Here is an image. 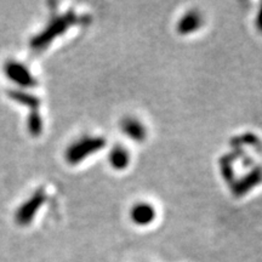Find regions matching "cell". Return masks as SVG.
<instances>
[{
    "instance_id": "1",
    "label": "cell",
    "mask_w": 262,
    "mask_h": 262,
    "mask_svg": "<svg viewBox=\"0 0 262 262\" xmlns=\"http://www.w3.org/2000/svg\"><path fill=\"white\" fill-rule=\"evenodd\" d=\"M106 141L102 137H84L74 142L66 152V158L71 164L80 163L97 150L102 149Z\"/></svg>"
},
{
    "instance_id": "2",
    "label": "cell",
    "mask_w": 262,
    "mask_h": 262,
    "mask_svg": "<svg viewBox=\"0 0 262 262\" xmlns=\"http://www.w3.org/2000/svg\"><path fill=\"white\" fill-rule=\"evenodd\" d=\"M74 24H77V16H74L73 12H70V14L57 18L56 21L52 22L50 27L48 28V31L42 33L40 35V39H37V40H35V42H37V47H39V45L48 44V42L50 41L55 35L62 34L66 29L71 27V26Z\"/></svg>"
},
{
    "instance_id": "3",
    "label": "cell",
    "mask_w": 262,
    "mask_h": 262,
    "mask_svg": "<svg viewBox=\"0 0 262 262\" xmlns=\"http://www.w3.org/2000/svg\"><path fill=\"white\" fill-rule=\"evenodd\" d=\"M131 220L139 226L149 225L156 219V211L152 205L147 203H137L130 211Z\"/></svg>"
},
{
    "instance_id": "4",
    "label": "cell",
    "mask_w": 262,
    "mask_h": 262,
    "mask_svg": "<svg viewBox=\"0 0 262 262\" xmlns=\"http://www.w3.org/2000/svg\"><path fill=\"white\" fill-rule=\"evenodd\" d=\"M262 181V168H255L253 171L249 172L247 176L241 179L235 183L233 187V192L235 195H244L245 193L254 188Z\"/></svg>"
},
{
    "instance_id": "5",
    "label": "cell",
    "mask_w": 262,
    "mask_h": 262,
    "mask_svg": "<svg viewBox=\"0 0 262 262\" xmlns=\"http://www.w3.org/2000/svg\"><path fill=\"white\" fill-rule=\"evenodd\" d=\"M122 130L125 135L133 141L141 142L146 139V127L135 118L127 117L122 122Z\"/></svg>"
},
{
    "instance_id": "6",
    "label": "cell",
    "mask_w": 262,
    "mask_h": 262,
    "mask_svg": "<svg viewBox=\"0 0 262 262\" xmlns=\"http://www.w3.org/2000/svg\"><path fill=\"white\" fill-rule=\"evenodd\" d=\"M203 24L202 16L198 11H189L180 19L178 25V31L180 34H189L198 31Z\"/></svg>"
},
{
    "instance_id": "7",
    "label": "cell",
    "mask_w": 262,
    "mask_h": 262,
    "mask_svg": "<svg viewBox=\"0 0 262 262\" xmlns=\"http://www.w3.org/2000/svg\"><path fill=\"white\" fill-rule=\"evenodd\" d=\"M9 77H11L18 84L26 85V86H31L35 84V80L33 79L32 74L26 70L25 66L14 63L9 66Z\"/></svg>"
},
{
    "instance_id": "8",
    "label": "cell",
    "mask_w": 262,
    "mask_h": 262,
    "mask_svg": "<svg viewBox=\"0 0 262 262\" xmlns=\"http://www.w3.org/2000/svg\"><path fill=\"white\" fill-rule=\"evenodd\" d=\"M130 160V153L129 150L124 148L122 146H116L112 149L110 155V163L114 169L123 170L125 169L129 164Z\"/></svg>"
},
{
    "instance_id": "9",
    "label": "cell",
    "mask_w": 262,
    "mask_h": 262,
    "mask_svg": "<svg viewBox=\"0 0 262 262\" xmlns=\"http://www.w3.org/2000/svg\"><path fill=\"white\" fill-rule=\"evenodd\" d=\"M42 202H44V194L37 193V194L33 196L32 201L28 202L27 204L21 209V220H28V219H31L32 216L34 215V211L40 206Z\"/></svg>"
},
{
    "instance_id": "10",
    "label": "cell",
    "mask_w": 262,
    "mask_h": 262,
    "mask_svg": "<svg viewBox=\"0 0 262 262\" xmlns=\"http://www.w3.org/2000/svg\"><path fill=\"white\" fill-rule=\"evenodd\" d=\"M256 27H257L258 31L262 33V5H261L260 11H258L257 17H256Z\"/></svg>"
}]
</instances>
